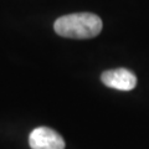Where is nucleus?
<instances>
[{
    "label": "nucleus",
    "mask_w": 149,
    "mask_h": 149,
    "mask_svg": "<svg viewBox=\"0 0 149 149\" xmlns=\"http://www.w3.org/2000/svg\"><path fill=\"white\" fill-rule=\"evenodd\" d=\"M55 32L62 37L86 40L102 31V20L92 13H74L58 17L54 24Z\"/></svg>",
    "instance_id": "obj_1"
},
{
    "label": "nucleus",
    "mask_w": 149,
    "mask_h": 149,
    "mask_svg": "<svg viewBox=\"0 0 149 149\" xmlns=\"http://www.w3.org/2000/svg\"><path fill=\"white\" fill-rule=\"evenodd\" d=\"M31 149H65V141L57 132L49 127H37L29 136Z\"/></svg>",
    "instance_id": "obj_2"
},
{
    "label": "nucleus",
    "mask_w": 149,
    "mask_h": 149,
    "mask_svg": "<svg viewBox=\"0 0 149 149\" xmlns=\"http://www.w3.org/2000/svg\"><path fill=\"white\" fill-rule=\"evenodd\" d=\"M101 81L109 88L118 91H132L137 86V77L127 68L108 70L101 74Z\"/></svg>",
    "instance_id": "obj_3"
}]
</instances>
